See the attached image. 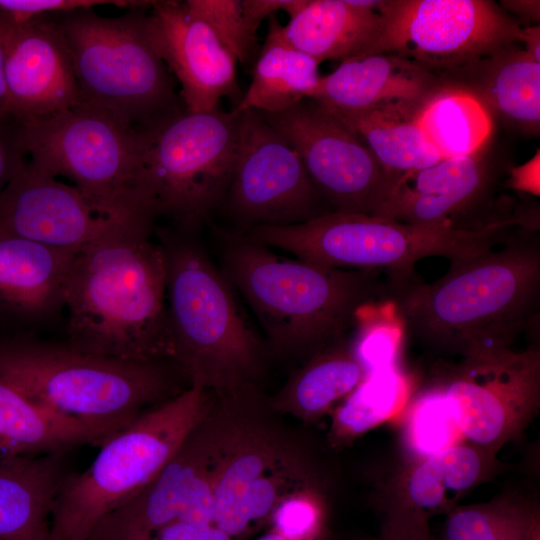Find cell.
Segmentation results:
<instances>
[{
  "mask_svg": "<svg viewBox=\"0 0 540 540\" xmlns=\"http://www.w3.org/2000/svg\"><path fill=\"white\" fill-rule=\"evenodd\" d=\"M389 299L410 336L461 357L511 348L538 326L540 238L520 227L499 250L450 262L441 278L387 275Z\"/></svg>",
  "mask_w": 540,
  "mask_h": 540,
  "instance_id": "6da1fadb",
  "label": "cell"
},
{
  "mask_svg": "<svg viewBox=\"0 0 540 540\" xmlns=\"http://www.w3.org/2000/svg\"><path fill=\"white\" fill-rule=\"evenodd\" d=\"M154 229L115 223L75 253L65 285L68 345L120 359L173 360Z\"/></svg>",
  "mask_w": 540,
  "mask_h": 540,
  "instance_id": "7a4b0ae2",
  "label": "cell"
},
{
  "mask_svg": "<svg viewBox=\"0 0 540 540\" xmlns=\"http://www.w3.org/2000/svg\"><path fill=\"white\" fill-rule=\"evenodd\" d=\"M221 237V271L255 314L276 356L310 358L344 338L361 310L388 301L384 271L283 257L240 232Z\"/></svg>",
  "mask_w": 540,
  "mask_h": 540,
  "instance_id": "3957f363",
  "label": "cell"
},
{
  "mask_svg": "<svg viewBox=\"0 0 540 540\" xmlns=\"http://www.w3.org/2000/svg\"><path fill=\"white\" fill-rule=\"evenodd\" d=\"M166 267L173 361L189 385L216 400L262 394L270 353L238 306L234 290L195 235L154 229Z\"/></svg>",
  "mask_w": 540,
  "mask_h": 540,
  "instance_id": "277c9868",
  "label": "cell"
},
{
  "mask_svg": "<svg viewBox=\"0 0 540 540\" xmlns=\"http://www.w3.org/2000/svg\"><path fill=\"white\" fill-rule=\"evenodd\" d=\"M0 376L104 441L189 384L173 360H127L29 336L0 339Z\"/></svg>",
  "mask_w": 540,
  "mask_h": 540,
  "instance_id": "5b68a950",
  "label": "cell"
},
{
  "mask_svg": "<svg viewBox=\"0 0 540 540\" xmlns=\"http://www.w3.org/2000/svg\"><path fill=\"white\" fill-rule=\"evenodd\" d=\"M146 9L104 17L94 9L46 15L73 67L80 104L140 133L185 107L146 30Z\"/></svg>",
  "mask_w": 540,
  "mask_h": 540,
  "instance_id": "8992f818",
  "label": "cell"
},
{
  "mask_svg": "<svg viewBox=\"0 0 540 540\" xmlns=\"http://www.w3.org/2000/svg\"><path fill=\"white\" fill-rule=\"evenodd\" d=\"M270 412L259 394L215 399L209 414L213 525L232 538L272 516L287 496L317 487L298 441Z\"/></svg>",
  "mask_w": 540,
  "mask_h": 540,
  "instance_id": "52a82bcc",
  "label": "cell"
},
{
  "mask_svg": "<svg viewBox=\"0 0 540 540\" xmlns=\"http://www.w3.org/2000/svg\"><path fill=\"white\" fill-rule=\"evenodd\" d=\"M213 404L211 392L191 385L107 438L86 470L65 476L53 504L49 540H84L168 463Z\"/></svg>",
  "mask_w": 540,
  "mask_h": 540,
  "instance_id": "ba28073f",
  "label": "cell"
},
{
  "mask_svg": "<svg viewBox=\"0 0 540 540\" xmlns=\"http://www.w3.org/2000/svg\"><path fill=\"white\" fill-rule=\"evenodd\" d=\"M27 160L64 177L102 217L155 227L143 185L139 135L110 114L86 104L22 124Z\"/></svg>",
  "mask_w": 540,
  "mask_h": 540,
  "instance_id": "9c48e42d",
  "label": "cell"
},
{
  "mask_svg": "<svg viewBox=\"0 0 540 540\" xmlns=\"http://www.w3.org/2000/svg\"><path fill=\"white\" fill-rule=\"evenodd\" d=\"M515 227L464 231L329 212L294 225L252 227L244 234L268 248L322 266L411 275L416 273L415 264L425 257L441 256L455 262L503 245L517 231L512 230Z\"/></svg>",
  "mask_w": 540,
  "mask_h": 540,
  "instance_id": "30bf717a",
  "label": "cell"
},
{
  "mask_svg": "<svg viewBox=\"0 0 540 540\" xmlns=\"http://www.w3.org/2000/svg\"><path fill=\"white\" fill-rule=\"evenodd\" d=\"M142 181L156 218L196 235L228 189L238 150L239 122L219 108H185L138 133Z\"/></svg>",
  "mask_w": 540,
  "mask_h": 540,
  "instance_id": "8fae6325",
  "label": "cell"
},
{
  "mask_svg": "<svg viewBox=\"0 0 540 540\" xmlns=\"http://www.w3.org/2000/svg\"><path fill=\"white\" fill-rule=\"evenodd\" d=\"M378 36L363 55L390 53L441 77L519 43L521 28L487 0H385Z\"/></svg>",
  "mask_w": 540,
  "mask_h": 540,
  "instance_id": "7c38bea8",
  "label": "cell"
},
{
  "mask_svg": "<svg viewBox=\"0 0 540 540\" xmlns=\"http://www.w3.org/2000/svg\"><path fill=\"white\" fill-rule=\"evenodd\" d=\"M464 441L487 452L513 438L536 412L540 351L511 348L462 357L436 384Z\"/></svg>",
  "mask_w": 540,
  "mask_h": 540,
  "instance_id": "4fadbf2b",
  "label": "cell"
},
{
  "mask_svg": "<svg viewBox=\"0 0 540 540\" xmlns=\"http://www.w3.org/2000/svg\"><path fill=\"white\" fill-rule=\"evenodd\" d=\"M237 117L238 150L223 201L239 232L304 223L329 213L298 153L256 111Z\"/></svg>",
  "mask_w": 540,
  "mask_h": 540,
  "instance_id": "5bb4252c",
  "label": "cell"
},
{
  "mask_svg": "<svg viewBox=\"0 0 540 540\" xmlns=\"http://www.w3.org/2000/svg\"><path fill=\"white\" fill-rule=\"evenodd\" d=\"M257 113L298 153L331 212L374 215L389 180L355 134L310 99Z\"/></svg>",
  "mask_w": 540,
  "mask_h": 540,
  "instance_id": "9a60e30c",
  "label": "cell"
},
{
  "mask_svg": "<svg viewBox=\"0 0 540 540\" xmlns=\"http://www.w3.org/2000/svg\"><path fill=\"white\" fill-rule=\"evenodd\" d=\"M209 413L168 463L108 512L84 540H150L174 521L213 525L212 427Z\"/></svg>",
  "mask_w": 540,
  "mask_h": 540,
  "instance_id": "2e32d148",
  "label": "cell"
},
{
  "mask_svg": "<svg viewBox=\"0 0 540 540\" xmlns=\"http://www.w3.org/2000/svg\"><path fill=\"white\" fill-rule=\"evenodd\" d=\"M493 186L481 151L445 158L392 181L373 216L464 231L510 226L489 213Z\"/></svg>",
  "mask_w": 540,
  "mask_h": 540,
  "instance_id": "e0dca14e",
  "label": "cell"
},
{
  "mask_svg": "<svg viewBox=\"0 0 540 540\" xmlns=\"http://www.w3.org/2000/svg\"><path fill=\"white\" fill-rule=\"evenodd\" d=\"M145 25L156 52L181 85L188 112H211L221 98L237 99L236 59L185 1H153Z\"/></svg>",
  "mask_w": 540,
  "mask_h": 540,
  "instance_id": "ac0fdd59",
  "label": "cell"
},
{
  "mask_svg": "<svg viewBox=\"0 0 540 540\" xmlns=\"http://www.w3.org/2000/svg\"><path fill=\"white\" fill-rule=\"evenodd\" d=\"M115 223L28 160L0 193V230L48 247L77 252Z\"/></svg>",
  "mask_w": 540,
  "mask_h": 540,
  "instance_id": "d6986e66",
  "label": "cell"
},
{
  "mask_svg": "<svg viewBox=\"0 0 540 540\" xmlns=\"http://www.w3.org/2000/svg\"><path fill=\"white\" fill-rule=\"evenodd\" d=\"M4 80L8 112L22 124L49 118L80 104L70 57L47 16L11 28Z\"/></svg>",
  "mask_w": 540,
  "mask_h": 540,
  "instance_id": "ffe728a7",
  "label": "cell"
},
{
  "mask_svg": "<svg viewBox=\"0 0 540 540\" xmlns=\"http://www.w3.org/2000/svg\"><path fill=\"white\" fill-rule=\"evenodd\" d=\"M75 253L0 230V339L29 336L60 315Z\"/></svg>",
  "mask_w": 540,
  "mask_h": 540,
  "instance_id": "44dd1931",
  "label": "cell"
},
{
  "mask_svg": "<svg viewBox=\"0 0 540 540\" xmlns=\"http://www.w3.org/2000/svg\"><path fill=\"white\" fill-rule=\"evenodd\" d=\"M437 75L390 53L349 58L321 76L310 100L327 111L357 112L383 104L424 103L440 86Z\"/></svg>",
  "mask_w": 540,
  "mask_h": 540,
  "instance_id": "7402d4cb",
  "label": "cell"
},
{
  "mask_svg": "<svg viewBox=\"0 0 540 540\" xmlns=\"http://www.w3.org/2000/svg\"><path fill=\"white\" fill-rule=\"evenodd\" d=\"M519 43L441 76L467 90L490 112L529 134L540 127V62Z\"/></svg>",
  "mask_w": 540,
  "mask_h": 540,
  "instance_id": "603a6c76",
  "label": "cell"
},
{
  "mask_svg": "<svg viewBox=\"0 0 540 540\" xmlns=\"http://www.w3.org/2000/svg\"><path fill=\"white\" fill-rule=\"evenodd\" d=\"M64 453L0 458V540H49Z\"/></svg>",
  "mask_w": 540,
  "mask_h": 540,
  "instance_id": "cb8c5ba5",
  "label": "cell"
},
{
  "mask_svg": "<svg viewBox=\"0 0 540 540\" xmlns=\"http://www.w3.org/2000/svg\"><path fill=\"white\" fill-rule=\"evenodd\" d=\"M374 0H303L283 26L286 39L319 63L363 55L381 27Z\"/></svg>",
  "mask_w": 540,
  "mask_h": 540,
  "instance_id": "d4e9b609",
  "label": "cell"
},
{
  "mask_svg": "<svg viewBox=\"0 0 540 540\" xmlns=\"http://www.w3.org/2000/svg\"><path fill=\"white\" fill-rule=\"evenodd\" d=\"M422 104L396 102L357 112L326 111L365 144L390 184L441 160L418 124Z\"/></svg>",
  "mask_w": 540,
  "mask_h": 540,
  "instance_id": "484cf974",
  "label": "cell"
},
{
  "mask_svg": "<svg viewBox=\"0 0 540 540\" xmlns=\"http://www.w3.org/2000/svg\"><path fill=\"white\" fill-rule=\"evenodd\" d=\"M319 64L291 45L276 15L269 16L252 81L231 114L237 116L251 110L280 112L310 98L321 78Z\"/></svg>",
  "mask_w": 540,
  "mask_h": 540,
  "instance_id": "4316f807",
  "label": "cell"
},
{
  "mask_svg": "<svg viewBox=\"0 0 540 540\" xmlns=\"http://www.w3.org/2000/svg\"><path fill=\"white\" fill-rule=\"evenodd\" d=\"M343 341L333 342L308 358L271 399H266L269 408L275 413L313 420L354 391L369 371L356 347Z\"/></svg>",
  "mask_w": 540,
  "mask_h": 540,
  "instance_id": "83f0119b",
  "label": "cell"
},
{
  "mask_svg": "<svg viewBox=\"0 0 540 540\" xmlns=\"http://www.w3.org/2000/svg\"><path fill=\"white\" fill-rule=\"evenodd\" d=\"M488 455L462 442L416 461L403 483V504L394 510L425 519L450 513L458 500L484 479Z\"/></svg>",
  "mask_w": 540,
  "mask_h": 540,
  "instance_id": "f1b7e54d",
  "label": "cell"
},
{
  "mask_svg": "<svg viewBox=\"0 0 540 540\" xmlns=\"http://www.w3.org/2000/svg\"><path fill=\"white\" fill-rule=\"evenodd\" d=\"M0 434L19 454L66 453L104 442L95 429L33 401L1 376Z\"/></svg>",
  "mask_w": 540,
  "mask_h": 540,
  "instance_id": "f546056e",
  "label": "cell"
},
{
  "mask_svg": "<svg viewBox=\"0 0 540 540\" xmlns=\"http://www.w3.org/2000/svg\"><path fill=\"white\" fill-rule=\"evenodd\" d=\"M418 124L441 159L481 151L492 131L485 106L467 90L443 82L422 104Z\"/></svg>",
  "mask_w": 540,
  "mask_h": 540,
  "instance_id": "4dcf8cb0",
  "label": "cell"
},
{
  "mask_svg": "<svg viewBox=\"0 0 540 540\" xmlns=\"http://www.w3.org/2000/svg\"><path fill=\"white\" fill-rule=\"evenodd\" d=\"M443 540H540L539 512L512 496L455 507L448 513Z\"/></svg>",
  "mask_w": 540,
  "mask_h": 540,
  "instance_id": "1f68e13d",
  "label": "cell"
},
{
  "mask_svg": "<svg viewBox=\"0 0 540 540\" xmlns=\"http://www.w3.org/2000/svg\"><path fill=\"white\" fill-rule=\"evenodd\" d=\"M405 384L393 366L372 369L336 409L331 434L353 439L388 420L405 404Z\"/></svg>",
  "mask_w": 540,
  "mask_h": 540,
  "instance_id": "d6a6232c",
  "label": "cell"
},
{
  "mask_svg": "<svg viewBox=\"0 0 540 540\" xmlns=\"http://www.w3.org/2000/svg\"><path fill=\"white\" fill-rule=\"evenodd\" d=\"M405 441L416 461L464 442L443 392L433 386L410 406Z\"/></svg>",
  "mask_w": 540,
  "mask_h": 540,
  "instance_id": "836d02e7",
  "label": "cell"
},
{
  "mask_svg": "<svg viewBox=\"0 0 540 540\" xmlns=\"http://www.w3.org/2000/svg\"><path fill=\"white\" fill-rule=\"evenodd\" d=\"M187 8L203 20L236 61L248 63L257 51V29L247 18L241 0H186Z\"/></svg>",
  "mask_w": 540,
  "mask_h": 540,
  "instance_id": "e575fe53",
  "label": "cell"
},
{
  "mask_svg": "<svg viewBox=\"0 0 540 540\" xmlns=\"http://www.w3.org/2000/svg\"><path fill=\"white\" fill-rule=\"evenodd\" d=\"M317 487L287 496L274 510L275 531L291 540H315L322 524V507Z\"/></svg>",
  "mask_w": 540,
  "mask_h": 540,
  "instance_id": "d590c367",
  "label": "cell"
},
{
  "mask_svg": "<svg viewBox=\"0 0 540 540\" xmlns=\"http://www.w3.org/2000/svg\"><path fill=\"white\" fill-rule=\"evenodd\" d=\"M153 1L142 0H0V15L11 27L26 25L46 15L90 10L113 5L121 9H146Z\"/></svg>",
  "mask_w": 540,
  "mask_h": 540,
  "instance_id": "8d00e7d4",
  "label": "cell"
},
{
  "mask_svg": "<svg viewBox=\"0 0 540 540\" xmlns=\"http://www.w3.org/2000/svg\"><path fill=\"white\" fill-rule=\"evenodd\" d=\"M26 160L22 123L11 113L0 116V193Z\"/></svg>",
  "mask_w": 540,
  "mask_h": 540,
  "instance_id": "74e56055",
  "label": "cell"
},
{
  "mask_svg": "<svg viewBox=\"0 0 540 540\" xmlns=\"http://www.w3.org/2000/svg\"><path fill=\"white\" fill-rule=\"evenodd\" d=\"M371 540H437L430 532L428 519L392 510L379 535Z\"/></svg>",
  "mask_w": 540,
  "mask_h": 540,
  "instance_id": "f35d334b",
  "label": "cell"
},
{
  "mask_svg": "<svg viewBox=\"0 0 540 540\" xmlns=\"http://www.w3.org/2000/svg\"><path fill=\"white\" fill-rule=\"evenodd\" d=\"M245 14L256 27L260 22L278 10L285 11L289 17L300 7L302 0H241Z\"/></svg>",
  "mask_w": 540,
  "mask_h": 540,
  "instance_id": "ab89813d",
  "label": "cell"
},
{
  "mask_svg": "<svg viewBox=\"0 0 540 540\" xmlns=\"http://www.w3.org/2000/svg\"><path fill=\"white\" fill-rule=\"evenodd\" d=\"M540 151L526 163L513 168L507 184L513 189L539 195Z\"/></svg>",
  "mask_w": 540,
  "mask_h": 540,
  "instance_id": "60d3db41",
  "label": "cell"
},
{
  "mask_svg": "<svg viewBox=\"0 0 540 540\" xmlns=\"http://www.w3.org/2000/svg\"><path fill=\"white\" fill-rule=\"evenodd\" d=\"M500 7L507 11V14L513 13L521 20L529 22L528 26L539 25L540 2L538 0L501 1Z\"/></svg>",
  "mask_w": 540,
  "mask_h": 540,
  "instance_id": "b9f144b4",
  "label": "cell"
},
{
  "mask_svg": "<svg viewBox=\"0 0 540 540\" xmlns=\"http://www.w3.org/2000/svg\"><path fill=\"white\" fill-rule=\"evenodd\" d=\"M11 28L12 27L8 22L0 15V116L9 113L4 80V63L6 46Z\"/></svg>",
  "mask_w": 540,
  "mask_h": 540,
  "instance_id": "7bdbcfd3",
  "label": "cell"
},
{
  "mask_svg": "<svg viewBox=\"0 0 540 540\" xmlns=\"http://www.w3.org/2000/svg\"><path fill=\"white\" fill-rule=\"evenodd\" d=\"M533 59L540 62V27L539 25L521 28L519 44Z\"/></svg>",
  "mask_w": 540,
  "mask_h": 540,
  "instance_id": "ee69618b",
  "label": "cell"
},
{
  "mask_svg": "<svg viewBox=\"0 0 540 540\" xmlns=\"http://www.w3.org/2000/svg\"><path fill=\"white\" fill-rule=\"evenodd\" d=\"M19 454L11 444L0 434V458L8 455Z\"/></svg>",
  "mask_w": 540,
  "mask_h": 540,
  "instance_id": "f6af8a7d",
  "label": "cell"
},
{
  "mask_svg": "<svg viewBox=\"0 0 540 540\" xmlns=\"http://www.w3.org/2000/svg\"><path fill=\"white\" fill-rule=\"evenodd\" d=\"M255 540H291L283 535H281L280 533H278L277 531L273 530L272 532L270 533H267Z\"/></svg>",
  "mask_w": 540,
  "mask_h": 540,
  "instance_id": "bcb514c9",
  "label": "cell"
}]
</instances>
